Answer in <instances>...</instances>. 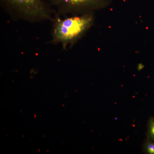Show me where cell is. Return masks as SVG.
<instances>
[{
	"instance_id": "6",
	"label": "cell",
	"mask_w": 154,
	"mask_h": 154,
	"mask_svg": "<svg viewBox=\"0 0 154 154\" xmlns=\"http://www.w3.org/2000/svg\"><path fill=\"white\" fill-rule=\"evenodd\" d=\"M46 1L50 2L51 4H56L61 0H45Z\"/></svg>"
},
{
	"instance_id": "2",
	"label": "cell",
	"mask_w": 154,
	"mask_h": 154,
	"mask_svg": "<svg viewBox=\"0 0 154 154\" xmlns=\"http://www.w3.org/2000/svg\"><path fill=\"white\" fill-rule=\"evenodd\" d=\"M92 20L88 16L58 20L53 30L54 40L64 45L74 42L88 28Z\"/></svg>"
},
{
	"instance_id": "5",
	"label": "cell",
	"mask_w": 154,
	"mask_h": 154,
	"mask_svg": "<svg viewBox=\"0 0 154 154\" xmlns=\"http://www.w3.org/2000/svg\"><path fill=\"white\" fill-rule=\"evenodd\" d=\"M143 148L146 153L154 154V141L148 139L144 144Z\"/></svg>"
},
{
	"instance_id": "1",
	"label": "cell",
	"mask_w": 154,
	"mask_h": 154,
	"mask_svg": "<svg viewBox=\"0 0 154 154\" xmlns=\"http://www.w3.org/2000/svg\"><path fill=\"white\" fill-rule=\"evenodd\" d=\"M2 7L19 17L35 21L49 17V5L42 0H0Z\"/></svg>"
},
{
	"instance_id": "3",
	"label": "cell",
	"mask_w": 154,
	"mask_h": 154,
	"mask_svg": "<svg viewBox=\"0 0 154 154\" xmlns=\"http://www.w3.org/2000/svg\"><path fill=\"white\" fill-rule=\"evenodd\" d=\"M112 0H61L56 4L60 7H103L109 5Z\"/></svg>"
},
{
	"instance_id": "4",
	"label": "cell",
	"mask_w": 154,
	"mask_h": 154,
	"mask_svg": "<svg viewBox=\"0 0 154 154\" xmlns=\"http://www.w3.org/2000/svg\"><path fill=\"white\" fill-rule=\"evenodd\" d=\"M148 128V139L154 141V118L151 117L149 119Z\"/></svg>"
}]
</instances>
